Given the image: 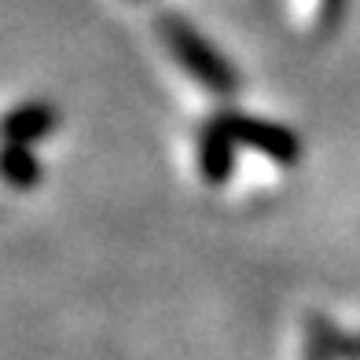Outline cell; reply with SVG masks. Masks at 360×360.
<instances>
[{"label": "cell", "instance_id": "obj_1", "mask_svg": "<svg viewBox=\"0 0 360 360\" xmlns=\"http://www.w3.org/2000/svg\"><path fill=\"white\" fill-rule=\"evenodd\" d=\"M158 30H162V41L169 44V52L180 59V67H184L195 81H202V85L214 89V92H232L236 89V70L228 67L217 48L206 37L195 34L184 19L166 15V19L158 22Z\"/></svg>", "mask_w": 360, "mask_h": 360}, {"label": "cell", "instance_id": "obj_2", "mask_svg": "<svg viewBox=\"0 0 360 360\" xmlns=\"http://www.w3.org/2000/svg\"><path fill=\"white\" fill-rule=\"evenodd\" d=\"M221 122L228 125V133H232L239 143L254 147V151H261L272 162L290 166V162H298V155H302L298 136H290L283 125H272V122H261V118H247V114H224Z\"/></svg>", "mask_w": 360, "mask_h": 360}, {"label": "cell", "instance_id": "obj_3", "mask_svg": "<svg viewBox=\"0 0 360 360\" xmlns=\"http://www.w3.org/2000/svg\"><path fill=\"white\" fill-rule=\"evenodd\" d=\"M232 143L236 136L228 133V125L217 118L202 129L199 136V166H202V176L210 184H224L228 173H232Z\"/></svg>", "mask_w": 360, "mask_h": 360}, {"label": "cell", "instance_id": "obj_4", "mask_svg": "<svg viewBox=\"0 0 360 360\" xmlns=\"http://www.w3.org/2000/svg\"><path fill=\"white\" fill-rule=\"evenodd\" d=\"M52 125H56V110L48 103H22V107H15L8 118L0 122V136H4L8 143L30 147L34 140L52 133Z\"/></svg>", "mask_w": 360, "mask_h": 360}, {"label": "cell", "instance_id": "obj_5", "mask_svg": "<svg viewBox=\"0 0 360 360\" xmlns=\"http://www.w3.org/2000/svg\"><path fill=\"white\" fill-rule=\"evenodd\" d=\"M0 176L15 188H34L41 176V166L22 143H4L0 147Z\"/></svg>", "mask_w": 360, "mask_h": 360}]
</instances>
